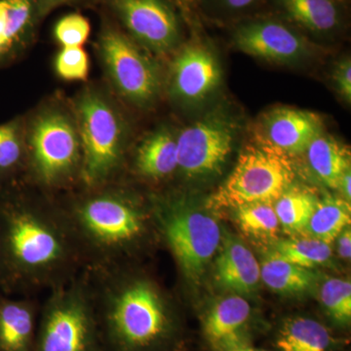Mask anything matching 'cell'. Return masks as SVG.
<instances>
[{"instance_id":"1","label":"cell","mask_w":351,"mask_h":351,"mask_svg":"<svg viewBox=\"0 0 351 351\" xmlns=\"http://www.w3.org/2000/svg\"><path fill=\"white\" fill-rule=\"evenodd\" d=\"M84 269L57 197L24 182L0 186V293L32 295Z\"/></svg>"},{"instance_id":"2","label":"cell","mask_w":351,"mask_h":351,"mask_svg":"<svg viewBox=\"0 0 351 351\" xmlns=\"http://www.w3.org/2000/svg\"><path fill=\"white\" fill-rule=\"evenodd\" d=\"M68 219L84 269L129 265L156 221L154 208L122 180L93 189H76L57 196Z\"/></svg>"},{"instance_id":"3","label":"cell","mask_w":351,"mask_h":351,"mask_svg":"<svg viewBox=\"0 0 351 351\" xmlns=\"http://www.w3.org/2000/svg\"><path fill=\"white\" fill-rule=\"evenodd\" d=\"M84 269L107 351H157L168 343L172 313L154 281L129 265Z\"/></svg>"},{"instance_id":"4","label":"cell","mask_w":351,"mask_h":351,"mask_svg":"<svg viewBox=\"0 0 351 351\" xmlns=\"http://www.w3.org/2000/svg\"><path fill=\"white\" fill-rule=\"evenodd\" d=\"M25 122V166L21 181L57 196L80 188L82 149L71 101L61 94L43 100Z\"/></svg>"},{"instance_id":"5","label":"cell","mask_w":351,"mask_h":351,"mask_svg":"<svg viewBox=\"0 0 351 351\" xmlns=\"http://www.w3.org/2000/svg\"><path fill=\"white\" fill-rule=\"evenodd\" d=\"M82 149L80 189L119 181L127 162L129 131L112 94L88 85L71 100Z\"/></svg>"},{"instance_id":"6","label":"cell","mask_w":351,"mask_h":351,"mask_svg":"<svg viewBox=\"0 0 351 351\" xmlns=\"http://www.w3.org/2000/svg\"><path fill=\"white\" fill-rule=\"evenodd\" d=\"M49 292L39 311L34 351H107L86 269Z\"/></svg>"},{"instance_id":"7","label":"cell","mask_w":351,"mask_h":351,"mask_svg":"<svg viewBox=\"0 0 351 351\" xmlns=\"http://www.w3.org/2000/svg\"><path fill=\"white\" fill-rule=\"evenodd\" d=\"M152 203L159 234L182 274L197 280L221 243L218 221L182 196H156Z\"/></svg>"},{"instance_id":"8","label":"cell","mask_w":351,"mask_h":351,"mask_svg":"<svg viewBox=\"0 0 351 351\" xmlns=\"http://www.w3.org/2000/svg\"><path fill=\"white\" fill-rule=\"evenodd\" d=\"M295 173L284 152L271 145L249 147L240 154L232 174L208 201L213 210L251 203L272 204L285 193Z\"/></svg>"},{"instance_id":"9","label":"cell","mask_w":351,"mask_h":351,"mask_svg":"<svg viewBox=\"0 0 351 351\" xmlns=\"http://www.w3.org/2000/svg\"><path fill=\"white\" fill-rule=\"evenodd\" d=\"M97 53L112 92L137 107L152 105L161 80L156 63L126 34L106 24L97 43Z\"/></svg>"},{"instance_id":"10","label":"cell","mask_w":351,"mask_h":351,"mask_svg":"<svg viewBox=\"0 0 351 351\" xmlns=\"http://www.w3.org/2000/svg\"><path fill=\"white\" fill-rule=\"evenodd\" d=\"M234 131L221 120L205 119L177 136L178 171L186 178L219 172L232 151Z\"/></svg>"},{"instance_id":"11","label":"cell","mask_w":351,"mask_h":351,"mask_svg":"<svg viewBox=\"0 0 351 351\" xmlns=\"http://www.w3.org/2000/svg\"><path fill=\"white\" fill-rule=\"evenodd\" d=\"M108 3L136 43L163 54L178 43L179 25L167 0H108Z\"/></svg>"},{"instance_id":"12","label":"cell","mask_w":351,"mask_h":351,"mask_svg":"<svg viewBox=\"0 0 351 351\" xmlns=\"http://www.w3.org/2000/svg\"><path fill=\"white\" fill-rule=\"evenodd\" d=\"M221 69L209 50L189 46L181 51L172 66L171 90L182 101L205 98L218 86Z\"/></svg>"},{"instance_id":"13","label":"cell","mask_w":351,"mask_h":351,"mask_svg":"<svg viewBox=\"0 0 351 351\" xmlns=\"http://www.w3.org/2000/svg\"><path fill=\"white\" fill-rule=\"evenodd\" d=\"M40 22L36 0H0V69L24 56Z\"/></svg>"},{"instance_id":"14","label":"cell","mask_w":351,"mask_h":351,"mask_svg":"<svg viewBox=\"0 0 351 351\" xmlns=\"http://www.w3.org/2000/svg\"><path fill=\"white\" fill-rule=\"evenodd\" d=\"M235 43L251 56L284 63L299 59L306 50L295 32L276 22L252 23L240 27Z\"/></svg>"},{"instance_id":"15","label":"cell","mask_w":351,"mask_h":351,"mask_svg":"<svg viewBox=\"0 0 351 351\" xmlns=\"http://www.w3.org/2000/svg\"><path fill=\"white\" fill-rule=\"evenodd\" d=\"M263 129L269 145L285 154H295L306 152L321 135L322 122L306 110L277 108L267 115Z\"/></svg>"},{"instance_id":"16","label":"cell","mask_w":351,"mask_h":351,"mask_svg":"<svg viewBox=\"0 0 351 351\" xmlns=\"http://www.w3.org/2000/svg\"><path fill=\"white\" fill-rule=\"evenodd\" d=\"M40 306L32 295L0 293V351H34Z\"/></svg>"},{"instance_id":"17","label":"cell","mask_w":351,"mask_h":351,"mask_svg":"<svg viewBox=\"0 0 351 351\" xmlns=\"http://www.w3.org/2000/svg\"><path fill=\"white\" fill-rule=\"evenodd\" d=\"M127 166L132 174L145 181L167 179L178 171L177 136L166 127L152 132L136 147Z\"/></svg>"},{"instance_id":"18","label":"cell","mask_w":351,"mask_h":351,"mask_svg":"<svg viewBox=\"0 0 351 351\" xmlns=\"http://www.w3.org/2000/svg\"><path fill=\"white\" fill-rule=\"evenodd\" d=\"M251 315L249 302L239 295L217 302L203 320V332L214 350L228 351L242 343V334Z\"/></svg>"},{"instance_id":"19","label":"cell","mask_w":351,"mask_h":351,"mask_svg":"<svg viewBox=\"0 0 351 351\" xmlns=\"http://www.w3.org/2000/svg\"><path fill=\"white\" fill-rule=\"evenodd\" d=\"M216 277L223 288L237 294H250L260 284L261 265L241 240L228 234L216 261Z\"/></svg>"},{"instance_id":"20","label":"cell","mask_w":351,"mask_h":351,"mask_svg":"<svg viewBox=\"0 0 351 351\" xmlns=\"http://www.w3.org/2000/svg\"><path fill=\"white\" fill-rule=\"evenodd\" d=\"M314 174L329 188L339 189L343 175L350 170V154L345 145L330 136H318L306 149Z\"/></svg>"},{"instance_id":"21","label":"cell","mask_w":351,"mask_h":351,"mask_svg":"<svg viewBox=\"0 0 351 351\" xmlns=\"http://www.w3.org/2000/svg\"><path fill=\"white\" fill-rule=\"evenodd\" d=\"M27 156L25 115L0 124V186L19 182Z\"/></svg>"},{"instance_id":"22","label":"cell","mask_w":351,"mask_h":351,"mask_svg":"<svg viewBox=\"0 0 351 351\" xmlns=\"http://www.w3.org/2000/svg\"><path fill=\"white\" fill-rule=\"evenodd\" d=\"M261 279L267 288L282 295H295L313 287L315 276L311 269L298 267L279 258L276 254L263 260Z\"/></svg>"},{"instance_id":"23","label":"cell","mask_w":351,"mask_h":351,"mask_svg":"<svg viewBox=\"0 0 351 351\" xmlns=\"http://www.w3.org/2000/svg\"><path fill=\"white\" fill-rule=\"evenodd\" d=\"M350 202L345 198L327 196L324 199L318 200L304 232L311 239L330 245L338 239L345 228L350 226Z\"/></svg>"},{"instance_id":"24","label":"cell","mask_w":351,"mask_h":351,"mask_svg":"<svg viewBox=\"0 0 351 351\" xmlns=\"http://www.w3.org/2000/svg\"><path fill=\"white\" fill-rule=\"evenodd\" d=\"M330 345L331 337L326 328L306 317L286 321L276 339L280 351H327Z\"/></svg>"},{"instance_id":"25","label":"cell","mask_w":351,"mask_h":351,"mask_svg":"<svg viewBox=\"0 0 351 351\" xmlns=\"http://www.w3.org/2000/svg\"><path fill=\"white\" fill-rule=\"evenodd\" d=\"M317 202L309 191L288 189L274 206L279 225L289 233L304 232Z\"/></svg>"},{"instance_id":"26","label":"cell","mask_w":351,"mask_h":351,"mask_svg":"<svg viewBox=\"0 0 351 351\" xmlns=\"http://www.w3.org/2000/svg\"><path fill=\"white\" fill-rule=\"evenodd\" d=\"M289 15L314 32H328L339 22V13L332 0H280Z\"/></svg>"},{"instance_id":"27","label":"cell","mask_w":351,"mask_h":351,"mask_svg":"<svg viewBox=\"0 0 351 351\" xmlns=\"http://www.w3.org/2000/svg\"><path fill=\"white\" fill-rule=\"evenodd\" d=\"M272 253L286 262L311 269L326 263L331 258L332 249L320 240L306 237L277 240Z\"/></svg>"},{"instance_id":"28","label":"cell","mask_w":351,"mask_h":351,"mask_svg":"<svg viewBox=\"0 0 351 351\" xmlns=\"http://www.w3.org/2000/svg\"><path fill=\"white\" fill-rule=\"evenodd\" d=\"M237 209V219L245 233L258 237H274L278 232V219L272 204L251 203Z\"/></svg>"},{"instance_id":"29","label":"cell","mask_w":351,"mask_h":351,"mask_svg":"<svg viewBox=\"0 0 351 351\" xmlns=\"http://www.w3.org/2000/svg\"><path fill=\"white\" fill-rule=\"evenodd\" d=\"M320 301L328 314L338 324L348 325L351 320V283L348 279L329 278L322 284Z\"/></svg>"},{"instance_id":"30","label":"cell","mask_w":351,"mask_h":351,"mask_svg":"<svg viewBox=\"0 0 351 351\" xmlns=\"http://www.w3.org/2000/svg\"><path fill=\"white\" fill-rule=\"evenodd\" d=\"M53 69L64 82H86L90 73V60L83 47L61 48L54 58Z\"/></svg>"},{"instance_id":"31","label":"cell","mask_w":351,"mask_h":351,"mask_svg":"<svg viewBox=\"0 0 351 351\" xmlns=\"http://www.w3.org/2000/svg\"><path fill=\"white\" fill-rule=\"evenodd\" d=\"M91 32L86 17L78 13L64 15L57 21L53 29V38L61 48L82 47Z\"/></svg>"},{"instance_id":"32","label":"cell","mask_w":351,"mask_h":351,"mask_svg":"<svg viewBox=\"0 0 351 351\" xmlns=\"http://www.w3.org/2000/svg\"><path fill=\"white\" fill-rule=\"evenodd\" d=\"M335 82L339 88V93L345 97L346 101L351 100V63L346 59L339 64L335 71Z\"/></svg>"},{"instance_id":"33","label":"cell","mask_w":351,"mask_h":351,"mask_svg":"<svg viewBox=\"0 0 351 351\" xmlns=\"http://www.w3.org/2000/svg\"><path fill=\"white\" fill-rule=\"evenodd\" d=\"M338 253L345 260H350L351 257V230L350 226L345 228L343 232L339 235L338 239Z\"/></svg>"},{"instance_id":"34","label":"cell","mask_w":351,"mask_h":351,"mask_svg":"<svg viewBox=\"0 0 351 351\" xmlns=\"http://www.w3.org/2000/svg\"><path fill=\"white\" fill-rule=\"evenodd\" d=\"M73 1H76V0H36L39 16H40L41 20H43L45 16H47L51 11L54 10L57 7Z\"/></svg>"},{"instance_id":"35","label":"cell","mask_w":351,"mask_h":351,"mask_svg":"<svg viewBox=\"0 0 351 351\" xmlns=\"http://www.w3.org/2000/svg\"><path fill=\"white\" fill-rule=\"evenodd\" d=\"M351 173L350 170L343 175V179H341V184H339V189L343 191V195H345V199L350 202L351 198Z\"/></svg>"},{"instance_id":"36","label":"cell","mask_w":351,"mask_h":351,"mask_svg":"<svg viewBox=\"0 0 351 351\" xmlns=\"http://www.w3.org/2000/svg\"><path fill=\"white\" fill-rule=\"evenodd\" d=\"M255 0H226V3L232 8L241 9L250 5Z\"/></svg>"},{"instance_id":"37","label":"cell","mask_w":351,"mask_h":351,"mask_svg":"<svg viewBox=\"0 0 351 351\" xmlns=\"http://www.w3.org/2000/svg\"><path fill=\"white\" fill-rule=\"evenodd\" d=\"M228 351H267L263 350H258V348H251V346H248L246 345H240L235 346V348H232V350Z\"/></svg>"}]
</instances>
